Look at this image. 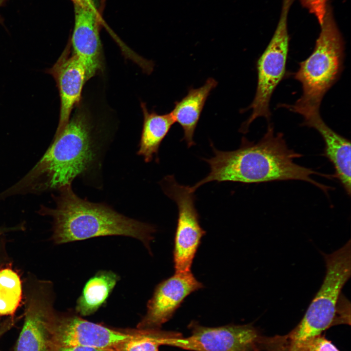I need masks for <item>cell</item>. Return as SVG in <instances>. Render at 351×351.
Wrapping results in <instances>:
<instances>
[{
	"instance_id": "20",
	"label": "cell",
	"mask_w": 351,
	"mask_h": 351,
	"mask_svg": "<svg viewBox=\"0 0 351 351\" xmlns=\"http://www.w3.org/2000/svg\"><path fill=\"white\" fill-rule=\"evenodd\" d=\"M292 351H340L330 341L319 335L303 343Z\"/></svg>"
},
{
	"instance_id": "22",
	"label": "cell",
	"mask_w": 351,
	"mask_h": 351,
	"mask_svg": "<svg viewBox=\"0 0 351 351\" xmlns=\"http://www.w3.org/2000/svg\"><path fill=\"white\" fill-rule=\"evenodd\" d=\"M57 351H116L111 348H101L85 346H60Z\"/></svg>"
},
{
	"instance_id": "16",
	"label": "cell",
	"mask_w": 351,
	"mask_h": 351,
	"mask_svg": "<svg viewBox=\"0 0 351 351\" xmlns=\"http://www.w3.org/2000/svg\"><path fill=\"white\" fill-rule=\"evenodd\" d=\"M140 106L143 121L137 154L142 156L146 162L152 161L154 157L158 161L161 143L175 121L171 113L158 114L154 111H149L143 102H141Z\"/></svg>"
},
{
	"instance_id": "24",
	"label": "cell",
	"mask_w": 351,
	"mask_h": 351,
	"mask_svg": "<svg viewBox=\"0 0 351 351\" xmlns=\"http://www.w3.org/2000/svg\"><path fill=\"white\" fill-rule=\"evenodd\" d=\"M20 226L19 227H13V228H4V227H0V234H3L4 233L11 231L12 230H15L17 229V228H20Z\"/></svg>"
},
{
	"instance_id": "15",
	"label": "cell",
	"mask_w": 351,
	"mask_h": 351,
	"mask_svg": "<svg viewBox=\"0 0 351 351\" xmlns=\"http://www.w3.org/2000/svg\"><path fill=\"white\" fill-rule=\"evenodd\" d=\"M217 81L212 78L197 88H191L181 100L175 102L170 112L175 121L182 127L184 140L188 148L195 145L193 137L205 102L211 92L216 87Z\"/></svg>"
},
{
	"instance_id": "3",
	"label": "cell",
	"mask_w": 351,
	"mask_h": 351,
	"mask_svg": "<svg viewBox=\"0 0 351 351\" xmlns=\"http://www.w3.org/2000/svg\"><path fill=\"white\" fill-rule=\"evenodd\" d=\"M54 196V209L44 206L39 213L53 218V239L57 244L104 236H124L140 241L152 254L150 243L155 227L128 217L103 203L90 202L78 196L71 186Z\"/></svg>"
},
{
	"instance_id": "5",
	"label": "cell",
	"mask_w": 351,
	"mask_h": 351,
	"mask_svg": "<svg viewBox=\"0 0 351 351\" xmlns=\"http://www.w3.org/2000/svg\"><path fill=\"white\" fill-rule=\"evenodd\" d=\"M320 25V32L312 53L299 62L293 74L301 84L302 94L294 104L281 105L298 114L320 110L324 96L338 80L343 68L344 41L329 6Z\"/></svg>"
},
{
	"instance_id": "23",
	"label": "cell",
	"mask_w": 351,
	"mask_h": 351,
	"mask_svg": "<svg viewBox=\"0 0 351 351\" xmlns=\"http://www.w3.org/2000/svg\"><path fill=\"white\" fill-rule=\"evenodd\" d=\"M74 4L98 11L93 0H71Z\"/></svg>"
},
{
	"instance_id": "21",
	"label": "cell",
	"mask_w": 351,
	"mask_h": 351,
	"mask_svg": "<svg viewBox=\"0 0 351 351\" xmlns=\"http://www.w3.org/2000/svg\"><path fill=\"white\" fill-rule=\"evenodd\" d=\"M302 5L312 14L320 25L326 14L328 0H300Z\"/></svg>"
},
{
	"instance_id": "9",
	"label": "cell",
	"mask_w": 351,
	"mask_h": 351,
	"mask_svg": "<svg viewBox=\"0 0 351 351\" xmlns=\"http://www.w3.org/2000/svg\"><path fill=\"white\" fill-rule=\"evenodd\" d=\"M56 336L60 346H85L114 349L145 335L148 330L118 329L89 321L76 312L57 316Z\"/></svg>"
},
{
	"instance_id": "18",
	"label": "cell",
	"mask_w": 351,
	"mask_h": 351,
	"mask_svg": "<svg viewBox=\"0 0 351 351\" xmlns=\"http://www.w3.org/2000/svg\"><path fill=\"white\" fill-rule=\"evenodd\" d=\"M20 277L14 270H0V316L13 315L19 307L22 298Z\"/></svg>"
},
{
	"instance_id": "12",
	"label": "cell",
	"mask_w": 351,
	"mask_h": 351,
	"mask_svg": "<svg viewBox=\"0 0 351 351\" xmlns=\"http://www.w3.org/2000/svg\"><path fill=\"white\" fill-rule=\"evenodd\" d=\"M75 24L70 42L73 53L85 66L88 80L103 68L98 11L74 4Z\"/></svg>"
},
{
	"instance_id": "8",
	"label": "cell",
	"mask_w": 351,
	"mask_h": 351,
	"mask_svg": "<svg viewBox=\"0 0 351 351\" xmlns=\"http://www.w3.org/2000/svg\"><path fill=\"white\" fill-rule=\"evenodd\" d=\"M160 184L164 194L175 202L178 208L173 250L175 273L191 272L193 259L206 234L200 225L194 193L190 186L179 184L173 175L165 176Z\"/></svg>"
},
{
	"instance_id": "19",
	"label": "cell",
	"mask_w": 351,
	"mask_h": 351,
	"mask_svg": "<svg viewBox=\"0 0 351 351\" xmlns=\"http://www.w3.org/2000/svg\"><path fill=\"white\" fill-rule=\"evenodd\" d=\"M172 332L149 330L144 336L130 340L114 348L116 351H159L162 340Z\"/></svg>"
},
{
	"instance_id": "4",
	"label": "cell",
	"mask_w": 351,
	"mask_h": 351,
	"mask_svg": "<svg viewBox=\"0 0 351 351\" xmlns=\"http://www.w3.org/2000/svg\"><path fill=\"white\" fill-rule=\"evenodd\" d=\"M324 257L326 272L321 287L296 327L287 334L272 337L271 351H292L333 325H350V311L340 301L351 276L350 240Z\"/></svg>"
},
{
	"instance_id": "7",
	"label": "cell",
	"mask_w": 351,
	"mask_h": 351,
	"mask_svg": "<svg viewBox=\"0 0 351 351\" xmlns=\"http://www.w3.org/2000/svg\"><path fill=\"white\" fill-rule=\"evenodd\" d=\"M191 334L184 337L173 332L162 340L168 345L191 351H260L267 337L252 324L206 327L195 322L190 325Z\"/></svg>"
},
{
	"instance_id": "11",
	"label": "cell",
	"mask_w": 351,
	"mask_h": 351,
	"mask_svg": "<svg viewBox=\"0 0 351 351\" xmlns=\"http://www.w3.org/2000/svg\"><path fill=\"white\" fill-rule=\"evenodd\" d=\"M71 46L69 43L56 63L46 71L57 83L60 100L55 136L59 134L68 122L73 109L82 99L83 88L88 81L84 65L73 52L70 55Z\"/></svg>"
},
{
	"instance_id": "10",
	"label": "cell",
	"mask_w": 351,
	"mask_h": 351,
	"mask_svg": "<svg viewBox=\"0 0 351 351\" xmlns=\"http://www.w3.org/2000/svg\"><path fill=\"white\" fill-rule=\"evenodd\" d=\"M204 287L192 272L175 273L156 285L147 304V312L137 325L141 330H160L169 321L184 299Z\"/></svg>"
},
{
	"instance_id": "1",
	"label": "cell",
	"mask_w": 351,
	"mask_h": 351,
	"mask_svg": "<svg viewBox=\"0 0 351 351\" xmlns=\"http://www.w3.org/2000/svg\"><path fill=\"white\" fill-rule=\"evenodd\" d=\"M211 146L214 156L203 159L210 166V171L190 187L192 192L212 181L251 184L288 180L307 181L325 192L328 190V187L315 181L312 176H331L296 164L294 159L301 155L289 148L282 133L275 134L270 123L264 136L256 143L243 137L240 147L232 151L218 150L213 143Z\"/></svg>"
},
{
	"instance_id": "6",
	"label": "cell",
	"mask_w": 351,
	"mask_h": 351,
	"mask_svg": "<svg viewBox=\"0 0 351 351\" xmlns=\"http://www.w3.org/2000/svg\"><path fill=\"white\" fill-rule=\"evenodd\" d=\"M293 0H283L281 15L276 28L268 44L256 62L257 85L254 98L241 113L251 109L252 114L241 125L240 130L246 133L254 119L263 117L269 121L271 113L270 102L272 96L286 73L289 51L290 37L287 19Z\"/></svg>"
},
{
	"instance_id": "14",
	"label": "cell",
	"mask_w": 351,
	"mask_h": 351,
	"mask_svg": "<svg viewBox=\"0 0 351 351\" xmlns=\"http://www.w3.org/2000/svg\"><path fill=\"white\" fill-rule=\"evenodd\" d=\"M301 116L303 125L315 129L325 144V155L333 165V175L351 195V142L330 128L322 119L320 111H309Z\"/></svg>"
},
{
	"instance_id": "25",
	"label": "cell",
	"mask_w": 351,
	"mask_h": 351,
	"mask_svg": "<svg viewBox=\"0 0 351 351\" xmlns=\"http://www.w3.org/2000/svg\"><path fill=\"white\" fill-rule=\"evenodd\" d=\"M3 1V0H0V5L2 2Z\"/></svg>"
},
{
	"instance_id": "17",
	"label": "cell",
	"mask_w": 351,
	"mask_h": 351,
	"mask_svg": "<svg viewBox=\"0 0 351 351\" xmlns=\"http://www.w3.org/2000/svg\"><path fill=\"white\" fill-rule=\"evenodd\" d=\"M119 276L109 270H100L85 283L78 298L75 312L80 316H89L105 304Z\"/></svg>"
},
{
	"instance_id": "13",
	"label": "cell",
	"mask_w": 351,
	"mask_h": 351,
	"mask_svg": "<svg viewBox=\"0 0 351 351\" xmlns=\"http://www.w3.org/2000/svg\"><path fill=\"white\" fill-rule=\"evenodd\" d=\"M57 316L48 305L31 300L14 351H57Z\"/></svg>"
},
{
	"instance_id": "2",
	"label": "cell",
	"mask_w": 351,
	"mask_h": 351,
	"mask_svg": "<svg viewBox=\"0 0 351 351\" xmlns=\"http://www.w3.org/2000/svg\"><path fill=\"white\" fill-rule=\"evenodd\" d=\"M93 114L81 100L63 130L55 136L41 158L20 180L0 193V200L10 196L58 191L71 186L87 171L98 149Z\"/></svg>"
}]
</instances>
